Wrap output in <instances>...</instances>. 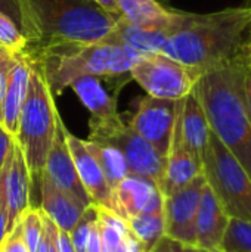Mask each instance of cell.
Returning a JSON list of instances; mask_svg holds the SVG:
<instances>
[{"label": "cell", "instance_id": "cell-1", "mask_svg": "<svg viewBox=\"0 0 251 252\" xmlns=\"http://www.w3.org/2000/svg\"><path fill=\"white\" fill-rule=\"evenodd\" d=\"M251 30V6L212 13L182 12L160 53L200 72L223 65L244 53Z\"/></svg>", "mask_w": 251, "mask_h": 252}, {"label": "cell", "instance_id": "cell-2", "mask_svg": "<svg viewBox=\"0 0 251 252\" xmlns=\"http://www.w3.org/2000/svg\"><path fill=\"white\" fill-rule=\"evenodd\" d=\"M249 58L241 55L201 74L195 92L212 133L251 177V115L246 100Z\"/></svg>", "mask_w": 251, "mask_h": 252}, {"label": "cell", "instance_id": "cell-3", "mask_svg": "<svg viewBox=\"0 0 251 252\" xmlns=\"http://www.w3.org/2000/svg\"><path fill=\"white\" fill-rule=\"evenodd\" d=\"M27 50L62 43H98L115 27L111 15L92 0H21Z\"/></svg>", "mask_w": 251, "mask_h": 252}, {"label": "cell", "instance_id": "cell-4", "mask_svg": "<svg viewBox=\"0 0 251 252\" xmlns=\"http://www.w3.org/2000/svg\"><path fill=\"white\" fill-rule=\"evenodd\" d=\"M25 55L41 63L53 96L61 94L74 80L84 75L99 78L126 75L143 56L107 41L62 43L25 52Z\"/></svg>", "mask_w": 251, "mask_h": 252}, {"label": "cell", "instance_id": "cell-5", "mask_svg": "<svg viewBox=\"0 0 251 252\" xmlns=\"http://www.w3.org/2000/svg\"><path fill=\"white\" fill-rule=\"evenodd\" d=\"M30 61L31 72L28 93L21 112L15 142L24 154L33 193V189H36L37 185L40 188V180L61 115L56 109L55 96L50 92L41 63L31 58Z\"/></svg>", "mask_w": 251, "mask_h": 252}, {"label": "cell", "instance_id": "cell-6", "mask_svg": "<svg viewBox=\"0 0 251 252\" xmlns=\"http://www.w3.org/2000/svg\"><path fill=\"white\" fill-rule=\"evenodd\" d=\"M203 174L231 219L251 221V177L213 133L203 158Z\"/></svg>", "mask_w": 251, "mask_h": 252}, {"label": "cell", "instance_id": "cell-7", "mask_svg": "<svg viewBox=\"0 0 251 252\" xmlns=\"http://www.w3.org/2000/svg\"><path fill=\"white\" fill-rule=\"evenodd\" d=\"M89 142L115 148L124 157L130 173L146 177L161 186L166 158H163L143 137L126 124L121 117L109 121L89 120Z\"/></svg>", "mask_w": 251, "mask_h": 252}, {"label": "cell", "instance_id": "cell-8", "mask_svg": "<svg viewBox=\"0 0 251 252\" xmlns=\"http://www.w3.org/2000/svg\"><path fill=\"white\" fill-rule=\"evenodd\" d=\"M201 74L163 53L143 55L129 72L148 96L167 100H180L188 96Z\"/></svg>", "mask_w": 251, "mask_h": 252}, {"label": "cell", "instance_id": "cell-9", "mask_svg": "<svg viewBox=\"0 0 251 252\" xmlns=\"http://www.w3.org/2000/svg\"><path fill=\"white\" fill-rule=\"evenodd\" d=\"M178 102L145 96L129 126L143 137L163 158L167 157L178 115Z\"/></svg>", "mask_w": 251, "mask_h": 252}, {"label": "cell", "instance_id": "cell-10", "mask_svg": "<svg viewBox=\"0 0 251 252\" xmlns=\"http://www.w3.org/2000/svg\"><path fill=\"white\" fill-rule=\"evenodd\" d=\"M204 186V174H200L185 188L164 196L163 213L166 236L183 244L185 247H195V219Z\"/></svg>", "mask_w": 251, "mask_h": 252}, {"label": "cell", "instance_id": "cell-11", "mask_svg": "<svg viewBox=\"0 0 251 252\" xmlns=\"http://www.w3.org/2000/svg\"><path fill=\"white\" fill-rule=\"evenodd\" d=\"M0 190L7 210V232L21 220L31 205V180L19 145H13L0 171Z\"/></svg>", "mask_w": 251, "mask_h": 252}, {"label": "cell", "instance_id": "cell-12", "mask_svg": "<svg viewBox=\"0 0 251 252\" xmlns=\"http://www.w3.org/2000/svg\"><path fill=\"white\" fill-rule=\"evenodd\" d=\"M67 131L68 130L62 118L59 117L56 134H55L52 148L49 151L43 174H46L56 188L67 192L77 202H80L84 208H87L93 205V202L80 182L74 159L71 157V152L67 143Z\"/></svg>", "mask_w": 251, "mask_h": 252}, {"label": "cell", "instance_id": "cell-13", "mask_svg": "<svg viewBox=\"0 0 251 252\" xmlns=\"http://www.w3.org/2000/svg\"><path fill=\"white\" fill-rule=\"evenodd\" d=\"M112 196L114 214L124 221L141 214L163 211L164 196L160 186L155 182L133 173L123 179L112 192Z\"/></svg>", "mask_w": 251, "mask_h": 252}, {"label": "cell", "instance_id": "cell-14", "mask_svg": "<svg viewBox=\"0 0 251 252\" xmlns=\"http://www.w3.org/2000/svg\"><path fill=\"white\" fill-rule=\"evenodd\" d=\"M175 130L180 137L183 146L203 161L209 148L212 128L209 126L206 112L197 96L195 89L178 102V115Z\"/></svg>", "mask_w": 251, "mask_h": 252}, {"label": "cell", "instance_id": "cell-15", "mask_svg": "<svg viewBox=\"0 0 251 252\" xmlns=\"http://www.w3.org/2000/svg\"><path fill=\"white\" fill-rule=\"evenodd\" d=\"M67 143L74 159L80 182L90 196L93 205L109 210L114 213V196L112 189L109 188L98 161L86 148L84 140L75 137L70 131H67Z\"/></svg>", "mask_w": 251, "mask_h": 252}, {"label": "cell", "instance_id": "cell-16", "mask_svg": "<svg viewBox=\"0 0 251 252\" xmlns=\"http://www.w3.org/2000/svg\"><path fill=\"white\" fill-rule=\"evenodd\" d=\"M229 220V214L206 183L195 219V247L210 252H222Z\"/></svg>", "mask_w": 251, "mask_h": 252}, {"label": "cell", "instance_id": "cell-17", "mask_svg": "<svg viewBox=\"0 0 251 252\" xmlns=\"http://www.w3.org/2000/svg\"><path fill=\"white\" fill-rule=\"evenodd\" d=\"M30 72H31L30 58L27 55H19L9 72L1 111H0V124L13 137L16 136L21 112L27 99Z\"/></svg>", "mask_w": 251, "mask_h": 252}, {"label": "cell", "instance_id": "cell-18", "mask_svg": "<svg viewBox=\"0 0 251 252\" xmlns=\"http://www.w3.org/2000/svg\"><path fill=\"white\" fill-rule=\"evenodd\" d=\"M200 174H203V161L183 146L176 130H173L170 149L166 157L164 176L160 186L163 196L178 192Z\"/></svg>", "mask_w": 251, "mask_h": 252}, {"label": "cell", "instance_id": "cell-19", "mask_svg": "<svg viewBox=\"0 0 251 252\" xmlns=\"http://www.w3.org/2000/svg\"><path fill=\"white\" fill-rule=\"evenodd\" d=\"M172 32V27H141L130 24L120 16L112 31L102 41L129 47L141 55H151L160 53L164 41Z\"/></svg>", "mask_w": 251, "mask_h": 252}, {"label": "cell", "instance_id": "cell-20", "mask_svg": "<svg viewBox=\"0 0 251 252\" xmlns=\"http://www.w3.org/2000/svg\"><path fill=\"white\" fill-rule=\"evenodd\" d=\"M40 193L41 204L38 207L43 210V213L61 230L71 232L86 208L67 192L56 188L46 174H43L40 180Z\"/></svg>", "mask_w": 251, "mask_h": 252}, {"label": "cell", "instance_id": "cell-21", "mask_svg": "<svg viewBox=\"0 0 251 252\" xmlns=\"http://www.w3.org/2000/svg\"><path fill=\"white\" fill-rule=\"evenodd\" d=\"M70 87L78 96L81 103L89 109L90 120L109 121L120 117L117 111V96H111L102 86L99 77L84 75L74 80Z\"/></svg>", "mask_w": 251, "mask_h": 252}, {"label": "cell", "instance_id": "cell-22", "mask_svg": "<svg viewBox=\"0 0 251 252\" xmlns=\"http://www.w3.org/2000/svg\"><path fill=\"white\" fill-rule=\"evenodd\" d=\"M121 16L141 27H178L182 10L163 6L158 0H117Z\"/></svg>", "mask_w": 251, "mask_h": 252}, {"label": "cell", "instance_id": "cell-23", "mask_svg": "<svg viewBox=\"0 0 251 252\" xmlns=\"http://www.w3.org/2000/svg\"><path fill=\"white\" fill-rule=\"evenodd\" d=\"M84 143H86V148L89 149V152L98 161L109 188L114 192L115 188L123 182V179L127 174H130V168L124 159V157L121 155L120 151H117L112 146L93 143L89 140H84Z\"/></svg>", "mask_w": 251, "mask_h": 252}, {"label": "cell", "instance_id": "cell-24", "mask_svg": "<svg viewBox=\"0 0 251 252\" xmlns=\"http://www.w3.org/2000/svg\"><path fill=\"white\" fill-rule=\"evenodd\" d=\"M126 224L129 230L143 245L146 252L151 251L157 245V242L166 235V223H164L163 211L136 216L129 221H126Z\"/></svg>", "mask_w": 251, "mask_h": 252}, {"label": "cell", "instance_id": "cell-25", "mask_svg": "<svg viewBox=\"0 0 251 252\" xmlns=\"http://www.w3.org/2000/svg\"><path fill=\"white\" fill-rule=\"evenodd\" d=\"M98 229L102 252H118L129 230L124 220L101 207H98Z\"/></svg>", "mask_w": 251, "mask_h": 252}, {"label": "cell", "instance_id": "cell-26", "mask_svg": "<svg viewBox=\"0 0 251 252\" xmlns=\"http://www.w3.org/2000/svg\"><path fill=\"white\" fill-rule=\"evenodd\" d=\"M222 252H251L250 220H229L222 244Z\"/></svg>", "mask_w": 251, "mask_h": 252}, {"label": "cell", "instance_id": "cell-27", "mask_svg": "<svg viewBox=\"0 0 251 252\" xmlns=\"http://www.w3.org/2000/svg\"><path fill=\"white\" fill-rule=\"evenodd\" d=\"M22 238L30 252L40 251V245L43 241V223L38 207H30L19 220Z\"/></svg>", "mask_w": 251, "mask_h": 252}, {"label": "cell", "instance_id": "cell-28", "mask_svg": "<svg viewBox=\"0 0 251 252\" xmlns=\"http://www.w3.org/2000/svg\"><path fill=\"white\" fill-rule=\"evenodd\" d=\"M0 47L15 56L24 55L27 50V38L16 24L3 13H0Z\"/></svg>", "mask_w": 251, "mask_h": 252}, {"label": "cell", "instance_id": "cell-29", "mask_svg": "<svg viewBox=\"0 0 251 252\" xmlns=\"http://www.w3.org/2000/svg\"><path fill=\"white\" fill-rule=\"evenodd\" d=\"M96 221H98V207L90 205L83 211L81 217L78 219V221L70 232V238H71V242H72L75 252H86L90 233H92Z\"/></svg>", "mask_w": 251, "mask_h": 252}, {"label": "cell", "instance_id": "cell-30", "mask_svg": "<svg viewBox=\"0 0 251 252\" xmlns=\"http://www.w3.org/2000/svg\"><path fill=\"white\" fill-rule=\"evenodd\" d=\"M40 208V207H38ZM41 223H43V241L38 252H59V227L43 213L40 208Z\"/></svg>", "mask_w": 251, "mask_h": 252}, {"label": "cell", "instance_id": "cell-31", "mask_svg": "<svg viewBox=\"0 0 251 252\" xmlns=\"http://www.w3.org/2000/svg\"><path fill=\"white\" fill-rule=\"evenodd\" d=\"M0 252H30L25 245L24 238H22V230H21L19 221L10 232L6 233V236L0 245Z\"/></svg>", "mask_w": 251, "mask_h": 252}, {"label": "cell", "instance_id": "cell-32", "mask_svg": "<svg viewBox=\"0 0 251 252\" xmlns=\"http://www.w3.org/2000/svg\"><path fill=\"white\" fill-rule=\"evenodd\" d=\"M16 59H18V56L12 55L7 50L0 47V111H1V103H3L6 84H7V77H9V72H10L12 66L16 62Z\"/></svg>", "mask_w": 251, "mask_h": 252}, {"label": "cell", "instance_id": "cell-33", "mask_svg": "<svg viewBox=\"0 0 251 252\" xmlns=\"http://www.w3.org/2000/svg\"><path fill=\"white\" fill-rule=\"evenodd\" d=\"M0 13H3L7 18H10L16 24V27L21 30V32H22L24 19H22L21 0H0Z\"/></svg>", "mask_w": 251, "mask_h": 252}, {"label": "cell", "instance_id": "cell-34", "mask_svg": "<svg viewBox=\"0 0 251 252\" xmlns=\"http://www.w3.org/2000/svg\"><path fill=\"white\" fill-rule=\"evenodd\" d=\"M149 252H185V245L164 235Z\"/></svg>", "mask_w": 251, "mask_h": 252}, {"label": "cell", "instance_id": "cell-35", "mask_svg": "<svg viewBox=\"0 0 251 252\" xmlns=\"http://www.w3.org/2000/svg\"><path fill=\"white\" fill-rule=\"evenodd\" d=\"M13 140H15V137L10 136L1 127V124H0V171H1V168L4 165V161L7 158V154H9V151H10V148L13 145Z\"/></svg>", "mask_w": 251, "mask_h": 252}, {"label": "cell", "instance_id": "cell-36", "mask_svg": "<svg viewBox=\"0 0 251 252\" xmlns=\"http://www.w3.org/2000/svg\"><path fill=\"white\" fill-rule=\"evenodd\" d=\"M118 252H146V251H145L143 245L139 242V239H138V238H136L130 230H127L126 238H124V241H123V245L120 247Z\"/></svg>", "mask_w": 251, "mask_h": 252}, {"label": "cell", "instance_id": "cell-37", "mask_svg": "<svg viewBox=\"0 0 251 252\" xmlns=\"http://www.w3.org/2000/svg\"><path fill=\"white\" fill-rule=\"evenodd\" d=\"M7 233V210H6V204L0 190V245L4 239Z\"/></svg>", "mask_w": 251, "mask_h": 252}, {"label": "cell", "instance_id": "cell-38", "mask_svg": "<svg viewBox=\"0 0 251 252\" xmlns=\"http://www.w3.org/2000/svg\"><path fill=\"white\" fill-rule=\"evenodd\" d=\"M86 252H102V245H101V236H99V229H98V221L90 233L89 242H87V248Z\"/></svg>", "mask_w": 251, "mask_h": 252}, {"label": "cell", "instance_id": "cell-39", "mask_svg": "<svg viewBox=\"0 0 251 252\" xmlns=\"http://www.w3.org/2000/svg\"><path fill=\"white\" fill-rule=\"evenodd\" d=\"M92 1H95V3H96L99 7H102L105 12H108V13H111V15H115V16H121L117 0H92Z\"/></svg>", "mask_w": 251, "mask_h": 252}, {"label": "cell", "instance_id": "cell-40", "mask_svg": "<svg viewBox=\"0 0 251 252\" xmlns=\"http://www.w3.org/2000/svg\"><path fill=\"white\" fill-rule=\"evenodd\" d=\"M58 241H59V252H75L72 242H71V238H70V232L59 229Z\"/></svg>", "mask_w": 251, "mask_h": 252}, {"label": "cell", "instance_id": "cell-41", "mask_svg": "<svg viewBox=\"0 0 251 252\" xmlns=\"http://www.w3.org/2000/svg\"><path fill=\"white\" fill-rule=\"evenodd\" d=\"M246 100H247V106L250 111L251 115V72L249 68V74H247V80H246Z\"/></svg>", "mask_w": 251, "mask_h": 252}, {"label": "cell", "instance_id": "cell-42", "mask_svg": "<svg viewBox=\"0 0 251 252\" xmlns=\"http://www.w3.org/2000/svg\"><path fill=\"white\" fill-rule=\"evenodd\" d=\"M244 53H246V56L249 58V61H251V30H250L249 37H247L246 46H244Z\"/></svg>", "mask_w": 251, "mask_h": 252}, {"label": "cell", "instance_id": "cell-43", "mask_svg": "<svg viewBox=\"0 0 251 252\" xmlns=\"http://www.w3.org/2000/svg\"><path fill=\"white\" fill-rule=\"evenodd\" d=\"M185 252H210V251L203 250V248H198V247H185Z\"/></svg>", "mask_w": 251, "mask_h": 252}, {"label": "cell", "instance_id": "cell-44", "mask_svg": "<svg viewBox=\"0 0 251 252\" xmlns=\"http://www.w3.org/2000/svg\"><path fill=\"white\" fill-rule=\"evenodd\" d=\"M249 65H250V72H251V62H249Z\"/></svg>", "mask_w": 251, "mask_h": 252}, {"label": "cell", "instance_id": "cell-45", "mask_svg": "<svg viewBox=\"0 0 251 252\" xmlns=\"http://www.w3.org/2000/svg\"><path fill=\"white\" fill-rule=\"evenodd\" d=\"M249 62H251V61H249Z\"/></svg>", "mask_w": 251, "mask_h": 252}]
</instances>
